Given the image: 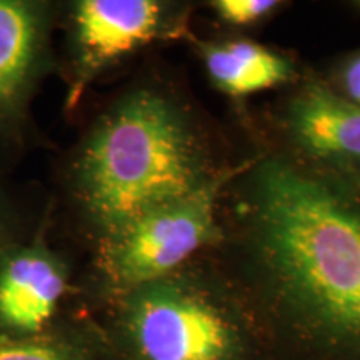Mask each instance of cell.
<instances>
[{
	"label": "cell",
	"instance_id": "cell-1",
	"mask_svg": "<svg viewBox=\"0 0 360 360\" xmlns=\"http://www.w3.org/2000/svg\"><path fill=\"white\" fill-rule=\"evenodd\" d=\"M210 250L274 360H360V186L264 142L238 160Z\"/></svg>",
	"mask_w": 360,
	"mask_h": 360
},
{
	"label": "cell",
	"instance_id": "cell-2",
	"mask_svg": "<svg viewBox=\"0 0 360 360\" xmlns=\"http://www.w3.org/2000/svg\"><path fill=\"white\" fill-rule=\"evenodd\" d=\"M237 164L187 90L148 72L124 85L67 150L60 204L94 249L148 210L229 179Z\"/></svg>",
	"mask_w": 360,
	"mask_h": 360
},
{
	"label": "cell",
	"instance_id": "cell-3",
	"mask_svg": "<svg viewBox=\"0 0 360 360\" xmlns=\"http://www.w3.org/2000/svg\"><path fill=\"white\" fill-rule=\"evenodd\" d=\"M92 315L112 360H274L244 297L210 252Z\"/></svg>",
	"mask_w": 360,
	"mask_h": 360
},
{
	"label": "cell",
	"instance_id": "cell-4",
	"mask_svg": "<svg viewBox=\"0 0 360 360\" xmlns=\"http://www.w3.org/2000/svg\"><path fill=\"white\" fill-rule=\"evenodd\" d=\"M232 175L205 191L148 210L90 249L89 270L80 277L90 314L107 300L170 276L214 250L222 242L220 199Z\"/></svg>",
	"mask_w": 360,
	"mask_h": 360
},
{
	"label": "cell",
	"instance_id": "cell-5",
	"mask_svg": "<svg viewBox=\"0 0 360 360\" xmlns=\"http://www.w3.org/2000/svg\"><path fill=\"white\" fill-rule=\"evenodd\" d=\"M191 13V4L167 0H75L60 6L67 107L74 109L89 85L143 49L188 37Z\"/></svg>",
	"mask_w": 360,
	"mask_h": 360
},
{
	"label": "cell",
	"instance_id": "cell-6",
	"mask_svg": "<svg viewBox=\"0 0 360 360\" xmlns=\"http://www.w3.org/2000/svg\"><path fill=\"white\" fill-rule=\"evenodd\" d=\"M45 231L0 254V335H44L89 312L74 265Z\"/></svg>",
	"mask_w": 360,
	"mask_h": 360
},
{
	"label": "cell",
	"instance_id": "cell-7",
	"mask_svg": "<svg viewBox=\"0 0 360 360\" xmlns=\"http://www.w3.org/2000/svg\"><path fill=\"white\" fill-rule=\"evenodd\" d=\"M265 142L312 167L360 177V105L327 79L302 74L274 107Z\"/></svg>",
	"mask_w": 360,
	"mask_h": 360
},
{
	"label": "cell",
	"instance_id": "cell-8",
	"mask_svg": "<svg viewBox=\"0 0 360 360\" xmlns=\"http://www.w3.org/2000/svg\"><path fill=\"white\" fill-rule=\"evenodd\" d=\"M60 6L45 0H0V169L24 147L30 109L52 70Z\"/></svg>",
	"mask_w": 360,
	"mask_h": 360
},
{
	"label": "cell",
	"instance_id": "cell-9",
	"mask_svg": "<svg viewBox=\"0 0 360 360\" xmlns=\"http://www.w3.org/2000/svg\"><path fill=\"white\" fill-rule=\"evenodd\" d=\"M207 77L219 92L244 98L265 90L289 87L299 80L295 60L249 39L195 40Z\"/></svg>",
	"mask_w": 360,
	"mask_h": 360
},
{
	"label": "cell",
	"instance_id": "cell-10",
	"mask_svg": "<svg viewBox=\"0 0 360 360\" xmlns=\"http://www.w3.org/2000/svg\"><path fill=\"white\" fill-rule=\"evenodd\" d=\"M0 360H112L92 314H82L37 337L0 335Z\"/></svg>",
	"mask_w": 360,
	"mask_h": 360
},
{
	"label": "cell",
	"instance_id": "cell-11",
	"mask_svg": "<svg viewBox=\"0 0 360 360\" xmlns=\"http://www.w3.org/2000/svg\"><path fill=\"white\" fill-rule=\"evenodd\" d=\"M47 222L45 214H34L19 192L0 174V254L24 240Z\"/></svg>",
	"mask_w": 360,
	"mask_h": 360
},
{
	"label": "cell",
	"instance_id": "cell-12",
	"mask_svg": "<svg viewBox=\"0 0 360 360\" xmlns=\"http://www.w3.org/2000/svg\"><path fill=\"white\" fill-rule=\"evenodd\" d=\"M215 19L233 29H254L287 6L278 0H212L207 4Z\"/></svg>",
	"mask_w": 360,
	"mask_h": 360
},
{
	"label": "cell",
	"instance_id": "cell-13",
	"mask_svg": "<svg viewBox=\"0 0 360 360\" xmlns=\"http://www.w3.org/2000/svg\"><path fill=\"white\" fill-rule=\"evenodd\" d=\"M328 82L342 96L360 105V49L339 62L334 79Z\"/></svg>",
	"mask_w": 360,
	"mask_h": 360
},
{
	"label": "cell",
	"instance_id": "cell-14",
	"mask_svg": "<svg viewBox=\"0 0 360 360\" xmlns=\"http://www.w3.org/2000/svg\"><path fill=\"white\" fill-rule=\"evenodd\" d=\"M349 6L350 8H354V11H357L360 13V0H357V2H350Z\"/></svg>",
	"mask_w": 360,
	"mask_h": 360
},
{
	"label": "cell",
	"instance_id": "cell-15",
	"mask_svg": "<svg viewBox=\"0 0 360 360\" xmlns=\"http://www.w3.org/2000/svg\"><path fill=\"white\" fill-rule=\"evenodd\" d=\"M350 179H352V177H350ZM354 180H355V182H357V184H359V186H360V177H355Z\"/></svg>",
	"mask_w": 360,
	"mask_h": 360
}]
</instances>
